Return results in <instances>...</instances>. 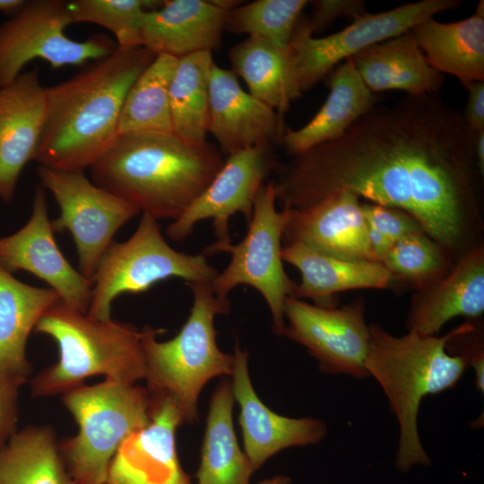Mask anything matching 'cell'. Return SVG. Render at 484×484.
<instances>
[{
    "instance_id": "1",
    "label": "cell",
    "mask_w": 484,
    "mask_h": 484,
    "mask_svg": "<svg viewBox=\"0 0 484 484\" xmlns=\"http://www.w3.org/2000/svg\"><path fill=\"white\" fill-rule=\"evenodd\" d=\"M472 135L462 113L437 93L406 94L276 166V200L298 210L348 192L402 210L455 264L482 245Z\"/></svg>"
},
{
    "instance_id": "2",
    "label": "cell",
    "mask_w": 484,
    "mask_h": 484,
    "mask_svg": "<svg viewBox=\"0 0 484 484\" xmlns=\"http://www.w3.org/2000/svg\"><path fill=\"white\" fill-rule=\"evenodd\" d=\"M156 56L143 46L117 48L46 88V120L35 156L39 166L65 171L91 168L117 137L126 93Z\"/></svg>"
},
{
    "instance_id": "3",
    "label": "cell",
    "mask_w": 484,
    "mask_h": 484,
    "mask_svg": "<svg viewBox=\"0 0 484 484\" xmlns=\"http://www.w3.org/2000/svg\"><path fill=\"white\" fill-rule=\"evenodd\" d=\"M214 146L175 134L118 135L90 168L93 183L155 220H177L220 169Z\"/></svg>"
},
{
    "instance_id": "4",
    "label": "cell",
    "mask_w": 484,
    "mask_h": 484,
    "mask_svg": "<svg viewBox=\"0 0 484 484\" xmlns=\"http://www.w3.org/2000/svg\"><path fill=\"white\" fill-rule=\"evenodd\" d=\"M463 326L464 323L443 336L414 331L395 336L378 324H369L365 367L383 389L397 419L395 465L402 472L418 464H431L419 438V410L426 396L454 387L468 367L462 357L446 350L448 341Z\"/></svg>"
},
{
    "instance_id": "5",
    "label": "cell",
    "mask_w": 484,
    "mask_h": 484,
    "mask_svg": "<svg viewBox=\"0 0 484 484\" xmlns=\"http://www.w3.org/2000/svg\"><path fill=\"white\" fill-rule=\"evenodd\" d=\"M34 330L52 338L58 348L57 361L30 380L34 397L62 395L93 376L126 385L144 379L142 330L133 324L96 319L59 299Z\"/></svg>"
},
{
    "instance_id": "6",
    "label": "cell",
    "mask_w": 484,
    "mask_h": 484,
    "mask_svg": "<svg viewBox=\"0 0 484 484\" xmlns=\"http://www.w3.org/2000/svg\"><path fill=\"white\" fill-rule=\"evenodd\" d=\"M193 304L178 333L166 341L157 335L163 330L142 329L145 376L151 400L169 399L181 413L184 423L197 419L198 397L213 377L231 376L234 356L220 350L216 341L215 316L228 314L229 298L217 297L211 281L187 283Z\"/></svg>"
},
{
    "instance_id": "7",
    "label": "cell",
    "mask_w": 484,
    "mask_h": 484,
    "mask_svg": "<svg viewBox=\"0 0 484 484\" xmlns=\"http://www.w3.org/2000/svg\"><path fill=\"white\" fill-rule=\"evenodd\" d=\"M78 426L59 441L67 471L76 484H105L109 463L121 444L150 421L146 388L105 380L62 394Z\"/></svg>"
},
{
    "instance_id": "8",
    "label": "cell",
    "mask_w": 484,
    "mask_h": 484,
    "mask_svg": "<svg viewBox=\"0 0 484 484\" xmlns=\"http://www.w3.org/2000/svg\"><path fill=\"white\" fill-rule=\"evenodd\" d=\"M218 273L204 254L187 255L171 247L158 220L142 213L134 234L124 242H113L103 255L91 279L92 296L87 314L108 320L113 301L122 294L145 292L171 278L182 279L186 284L212 282Z\"/></svg>"
},
{
    "instance_id": "9",
    "label": "cell",
    "mask_w": 484,
    "mask_h": 484,
    "mask_svg": "<svg viewBox=\"0 0 484 484\" xmlns=\"http://www.w3.org/2000/svg\"><path fill=\"white\" fill-rule=\"evenodd\" d=\"M276 203L272 180L257 194L244 238L225 248L224 252L231 254V260L212 281V288L222 298H228L229 293L239 285L256 290L270 309L272 331L281 336L285 328V301L292 297L296 283L282 264V235L289 214L286 210L278 211Z\"/></svg>"
},
{
    "instance_id": "10",
    "label": "cell",
    "mask_w": 484,
    "mask_h": 484,
    "mask_svg": "<svg viewBox=\"0 0 484 484\" xmlns=\"http://www.w3.org/2000/svg\"><path fill=\"white\" fill-rule=\"evenodd\" d=\"M70 24L66 1H26L0 26V88L13 82L34 59H42L57 69L104 58L117 48L106 36L83 41L68 38L65 30Z\"/></svg>"
},
{
    "instance_id": "11",
    "label": "cell",
    "mask_w": 484,
    "mask_h": 484,
    "mask_svg": "<svg viewBox=\"0 0 484 484\" xmlns=\"http://www.w3.org/2000/svg\"><path fill=\"white\" fill-rule=\"evenodd\" d=\"M460 0H421L377 13L364 12L343 30L314 38L306 19L299 18L289 44L301 91L317 83L340 62L411 30L435 14L462 4Z\"/></svg>"
},
{
    "instance_id": "12",
    "label": "cell",
    "mask_w": 484,
    "mask_h": 484,
    "mask_svg": "<svg viewBox=\"0 0 484 484\" xmlns=\"http://www.w3.org/2000/svg\"><path fill=\"white\" fill-rule=\"evenodd\" d=\"M40 186L51 193L60 209L51 220L54 232L69 231L79 258L80 272L91 280L113 238L141 212L132 203L91 182L84 171L39 166Z\"/></svg>"
},
{
    "instance_id": "13",
    "label": "cell",
    "mask_w": 484,
    "mask_h": 484,
    "mask_svg": "<svg viewBox=\"0 0 484 484\" xmlns=\"http://www.w3.org/2000/svg\"><path fill=\"white\" fill-rule=\"evenodd\" d=\"M283 335L303 345L323 373L368 377L365 360L369 325L365 320V302L359 298L341 307H322L288 298Z\"/></svg>"
},
{
    "instance_id": "14",
    "label": "cell",
    "mask_w": 484,
    "mask_h": 484,
    "mask_svg": "<svg viewBox=\"0 0 484 484\" xmlns=\"http://www.w3.org/2000/svg\"><path fill=\"white\" fill-rule=\"evenodd\" d=\"M228 156L204 191L166 229L170 239L181 241L198 222L212 220L217 241L204 255L224 252L231 244L229 223L234 214H243L249 222L257 194L274 167L271 146H255Z\"/></svg>"
},
{
    "instance_id": "15",
    "label": "cell",
    "mask_w": 484,
    "mask_h": 484,
    "mask_svg": "<svg viewBox=\"0 0 484 484\" xmlns=\"http://www.w3.org/2000/svg\"><path fill=\"white\" fill-rule=\"evenodd\" d=\"M48 216L45 189L38 186L27 223L0 238V265L9 272L26 271L47 282L68 306L87 313L91 280L75 270L60 251Z\"/></svg>"
},
{
    "instance_id": "16",
    "label": "cell",
    "mask_w": 484,
    "mask_h": 484,
    "mask_svg": "<svg viewBox=\"0 0 484 484\" xmlns=\"http://www.w3.org/2000/svg\"><path fill=\"white\" fill-rule=\"evenodd\" d=\"M183 423L172 401L150 399L149 423L121 444L105 484H190L176 448V431Z\"/></svg>"
},
{
    "instance_id": "17",
    "label": "cell",
    "mask_w": 484,
    "mask_h": 484,
    "mask_svg": "<svg viewBox=\"0 0 484 484\" xmlns=\"http://www.w3.org/2000/svg\"><path fill=\"white\" fill-rule=\"evenodd\" d=\"M233 356L232 393L240 409L238 422L245 454L254 471L282 449L315 445L325 437L327 427L324 421L282 416L264 405L251 383L247 350L237 344Z\"/></svg>"
},
{
    "instance_id": "18",
    "label": "cell",
    "mask_w": 484,
    "mask_h": 484,
    "mask_svg": "<svg viewBox=\"0 0 484 484\" xmlns=\"http://www.w3.org/2000/svg\"><path fill=\"white\" fill-rule=\"evenodd\" d=\"M286 211L289 216L283 245L300 243L341 259L377 262L369 246L367 224L357 195L338 192L307 207Z\"/></svg>"
},
{
    "instance_id": "19",
    "label": "cell",
    "mask_w": 484,
    "mask_h": 484,
    "mask_svg": "<svg viewBox=\"0 0 484 484\" xmlns=\"http://www.w3.org/2000/svg\"><path fill=\"white\" fill-rule=\"evenodd\" d=\"M284 131L280 114L244 91L232 71L212 64L207 132L224 153L281 143Z\"/></svg>"
},
{
    "instance_id": "20",
    "label": "cell",
    "mask_w": 484,
    "mask_h": 484,
    "mask_svg": "<svg viewBox=\"0 0 484 484\" xmlns=\"http://www.w3.org/2000/svg\"><path fill=\"white\" fill-rule=\"evenodd\" d=\"M47 113L38 69L0 88V197L9 203L24 166L35 160Z\"/></svg>"
},
{
    "instance_id": "21",
    "label": "cell",
    "mask_w": 484,
    "mask_h": 484,
    "mask_svg": "<svg viewBox=\"0 0 484 484\" xmlns=\"http://www.w3.org/2000/svg\"><path fill=\"white\" fill-rule=\"evenodd\" d=\"M227 13L212 1H163L160 8L144 13L139 45L177 59L212 52L220 43Z\"/></svg>"
},
{
    "instance_id": "22",
    "label": "cell",
    "mask_w": 484,
    "mask_h": 484,
    "mask_svg": "<svg viewBox=\"0 0 484 484\" xmlns=\"http://www.w3.org/2000/svg\"><path fill=\"white\" fill-rule=\"evenodd\" d=\"M484 311L483 245L463 255L450 272L418 289L406 320L408 331L437 335L456 316L476 318Z\"/></svg>"
},
{
    "instance_id": "23",
    "label": "cell",
    "mask_w": 484,
    "mask_h": 484,
    "mask_svg": "<svg viewBox=\"0 0 484 484\" xmlns=\"http://www.w3.org/2000/svg\"><path fill=\"white\" fill-rule=\"evenodd\" d=\"M59 299L54 290L22 282L0 265V385L19 390L30 380L29 335Z\"/></svg>"
},
{
    "instance_id": "24",
    "label": "cell",
    "mask_w": 484,
    "mask_h": 484,
    "mask_svg": "<svg viewBox=\"0 0 484 484\" xmlns=\"http://www.w3.org/2000/svg\"><path fill=\"white\" fill-rule=\"evenodd\" d=\"M282 259L300 272L291 298L335 307L333 296L356 289H387L394 276L379 262L352 261L317 252L303 244L282 246Z\"/></svg>"
},
{
    "instance_id": "25",
    "label": "cell",
    "mask_w": 484,
    "mask_h": 484,
    "mask_svg": "<svg viewBox=\"0 0 484 484\" xmlns=\"http://www.w3.org/2000/svg\"><path fill=\"white\" fill-rule=\"evenodd\" d=\"M329 95L315 116L304 126L287 128L281 143L290 156L341 137L377 99L366 86L350 58L343 61L328 80Z\"/></svg>"
},
{
    "instance_id": "26",
    "label": "cell",
    "mask_w": 484,
    "mask_h": 484,
    "mask_svg": "<svg viewBox=\"0 0 484 484\" xmlns=\"http://www.w3.org/2000/svg\"><path fill=\"white\" fill-rule=\"evenodd\" d=\"M350 59L373 93H437L444 83L443 75L428 65L411 30L373 45Z\"/></svg>"
},
{
    "instance_id": "27",
    "label": "cell",
    "mask_w": 484,
    "mask_h": 484,
    "mask_svg": "<svg viewBox=\"0 0 484 484\" xmlns=\"http://www.w3.org/2000/svg\"><path fill=\"white\" fill-rule=\"evenodd\" d=\"M411 31L434 70L455 76L463 85L484 81L483 1L462 21L445 23L430 17Z\"/></svg>"
},
{
    "instance_id": "28",
    "label": "cell",
    "mask_w": 484,
    "mask_h": 484,
    "mask_svg": "<svg viewBox=\"0 0 484 484\" xmlns=\"http://www.w3.org/2000/svg\"><path fill=\"white\" fill-rule=\"evenodd\" d=\"M229 58L232 72L245 81L249 93L281 116L302 95L289 45L248 36L229 49Z\"/></svg>"
},
{
    "instance_id": "29",
    "label": "cell",
    "mask_w": 484,
    "mask_h": 484,
    "mask_svg": "<svg viewBox=\"0 0 484 484\" xmlns=\"http://www.w3.org/2000/svg\"><path fill=\"white\" fill-rule=\"evenodd\" d=\"M234 401L231 382L221 381L210 401L197 484H249L255 471L234 432Z\"/></svg>"
},
{
    "instance_id": "30",
    "label": "cell",
    "mask_w": 484,
    "mask_h": 484,
    "mask_svg": "<svg viewBox=\"0 0 484 484\" xmlns=\"http://www.w3.org/2000/svg\"><path fill=\"white\" fill-rule=\"evenodd\" d=\"M0 484H76L52 427L28 426L0 446Z\"/></svg>"
},
{
    "instance_id": "31",
    "label": "cell",
    "mask_w": 484,
    "mask_h": 484,
    "mask_svg": "<svg viewBox=\"0 0 484 484\" xmlns=\"http://www.w3.org/2000/svg\"><path fill=\"white\" fill-rule=\"evenodd\" d=\"M178 59L157 55L126 93L121 108L118 135L174 134L169 88Z\"/></svg>"
},
{
    "instance_id": "32",
    "label": "cell",
    "mask_w": 484,
    "mask_h": 484,
    "mask_svg": "<svg viewBox=\"0 0 484 484\" xmlns=\"http://www.w3.org/2000/svg\"><path fill=\"white\" fill-rule=\"evenodd\" d=\"M212 51L178 59L169 88L173 133L190 143H207L209 75Z\"/></svg>"
},
{
    "instance_id": "33",
    "label": "cell",
    "mask_w": 484,
    "mask_h": 484,
    "mask_svg": "<svg viewBox=\"0 0 484 484\" xmlns=\"http://www.w3.org/2000/svg\"><path fill=\"white\" fill-rule=\"evenodd\" d=\"M381 264L394 276L418 289L447 275L454 264L425 232L406 235L393 243Z\"/></svg>"
},
{
    "instance_id": "34",
    "label": "cell",
    "mask_w": 484,
    "mask_h": 484,
    "mask_svg": "<svg viewBox=\"0 0 484 484\" xmlns=\"http://www.w3.org/2000/svg\"><path fill=\"white\" fill-rule=\"evenodd\" d=\"M308 3L306 0H256L240 4L228 12L225 30L287 47Z\"/></svg>"
},
{
    "instance_id": "35",
    "label": "cell",
    "mask_w": 484,
    "mask_h": 484,
    "mask_svg": "<svg viewBox=\"0 0 484 484\" xmlns=\"http://www.w3.org/2000/svg\"><path fill=\"white\" fill-rule=\"evenodd\" d=\"M149 0H73L66 1L71 22H90L108 30L117 48L140 46L139 33L143 16L155 4Z\"/></svg>"
},
{
    "instance_id": "36",
    "label": "cell",
    "mask_w": 484,
    "mask_h": 484,
    "mask_svg": "<svg viewBox=\"0 0 484 484\" xmlns=\"http://www.w3.org/2000/svg\"><path fill=\"white\" fill-rule=\"evenodd\" d=\"M368 229L376 231L393 244L401 238L424 232L420 223L408 212L370 202H361Z\"/></svg>"
},
{
    "instance_id": "37",
    "label": "cell",
    "mask_w": 484,
    "mask_h": 484,
    "mask_svg": "<svg viewBox=\"0 0 484 484\" xmlns=\"http://www.w3.org/2000/svg\"><path fill=\"white\" fill-rule=\"evenodd\" d=\"M312 15L306 19L312 33L323 29L341 17L351 19L365 11V3L359 0H318L312 2Z\"/></svg>"
},
{
    "instance_id": "38",
    "label": "cell",
    "mask_w": 484,
    "mask_h": 484,
    "mask_svg": "<svg viewBox=\"0 0 484 484\" xmlns=\"http://www.w3.org/2000/svg\"><path fill=\"white\" fill-rule=\"evenodd\" d=\"M19 390L0 385V446L18 430Z\"/></svg>"
},
{
    "instance_id": "39",
    "label": "cell",
    "mask_w": 484,
    "mask_h": 484,
    "mask_svg": "<svg viewBox=\"0 0 484 484\" xmlns=\"http://www.w3.org/2000/svg\"><path fill=\"white\" fill-rule=\"evenodd\" d=\"M468 90L463 118L473 133L484 129V81L471 82L463 85Z\"/></svg>"
},
{
    "instance_id": "40",
    "label": "cell",
    "mask_w": 484,
    "mask_h": 484,
    "mask_svg": "<svg viewBox=\"0 0 484 484\" xmlns=\"http://www.w3.org/2000/svg\"><path fill=\"white\" fill-rule=\"evenodd\" d=\"M472 151L476 168L480 176L484 175V129L473 132Z\"/></svg>"
},
{
    "instance_id": "41",
    "label": "cell",
    "mask_w": 484,
    "mask_h": 484,
    "mask_svg": "<svg viewBox=\"0 0 484 484\" xmlns=\"http://www.w3.org/2000/svg\"><path fill=\"white\" fill-rule=\"evenodd\" d=\"M24 0H0V13H17L25 4Z\"/></svg>"
},
{
    "instance_id": "42",
    "label": "cell",
    "mask_w": 484,
    "mask_h": 484,
    "mask_svg": "<svg viewBox=\"0 0 484 484\" xmlns=\"http://www.w3.org/2000/svg\"><path fill=\"white\" fill-rule=\"evenodd\" d=\"M290 479L287 476L283 475H278L274 476L272 478L264 480L261 481L259 484H290Z\"/></svg>"
}]
</instances>
